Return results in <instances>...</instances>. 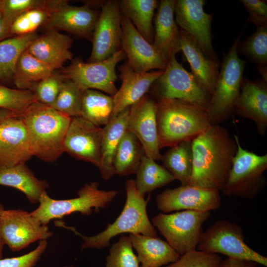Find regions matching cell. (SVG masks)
Here are the masks:
<instances>
[{
	"instance_id": "6da1fadb",
	"label": "cell",
	"mask_w": 267,
	"mask_h": 267,
	"mask_svg": "<svg viewBox=\"0 0 267 267\" xmlns=\"http://www.w3.org/2000/svg\"><path fill=\"white\" fill-rule=\"evenodd\" d=\"M192 171L189 185L222 191L237 150L227 129L211 125L191 140Z\"/></svg>"
},
{
	"instance_id": "7a4b0ae2",
	"label": "cell",
	"mask_w": 267,
	"mask_h": 267,
	"mask_svg": "<svg viewBox=\"0 0 267 267\" xmlns=\"http://www.w3.org/2000/svg\"><path fill=\"white\" fill-rule=\"evenodd\" d=\"M28 134L33 155L53 162L64 152L63 142L72 117L38 101L20 115Z\"/></svg>"
},
{
	"instance_id": "3957f363",
	"label": "cell",
	"mask_w": 267,
	"mask_h": 267,
	"mask_svg": "<svg viewBox=\"0 0 267 267\" xmlns=\"http://www.w3.org/2000/svg\"><path fill=\"white\" fill-rule=\"evenodd\" d=\"M160 148L192 140L211 125L207 111L178 99L161 97L156 102Z\"/></svg>"
},
{
	"instance_id": "277c9868",
	"label": "cell",
	"mask_w": 267,
	"mask_h": 267,
	"mask_svg": "<svg viewBox=\"0 0 267 267\" xmlns=\"http://www.w3.org/2000/svg\"><path fill=\"white\" fill-rule=\"evenodd\" d=\"M125 189L126 199L122 211L116 220L108 224L103 231L94 236H86L71 227L70 229L83 240L82 250L102 249L109 245L112 238L126 233L157 236L156 228L147 215V201L137 190L134 180H127Z\"/></svg>"
},
{
	"instance_id": "5b68a950",
	"label": "cell",
	"mask_w": 267,
	"mask_h": 267,
	"mask_svg": "<svg viewBox=\"0 0 267 267\" xmlns=\"http://www.w3.org/2000/svg\"><path fill=\"white\" fill-rule=\"evenodd\" d=\"M241 35L242 32L223 57L207 111L211 125L225 122L234 112V104L240 93L246 64L239 57L237 51Z\"/></svg>"
},
{
	"instance_id": "8992f818",
	"label": "cell",
	"mask_w": 267,
	"mask_h": 267,
	"mask_svg": "<svg viewBox=\"0 0 267 267\" xmlns=\"http://www.w3.org/2000/svg\"><path fill=\"white\" fill-rule=\"evenodd\" d=\"M117 193L114 190L99 189L96 181L85 184L78 191V197L74 198L56 200L45 192L40 199L39 206L31 214L44 225H47L52 220L61 219L76 212L89 215L93 210L98 212L100 208H105Z\"/></svg>"
},
{
	"instance_id": "52a82bcc",
	"label": "cell",
	"mask_w": 267,
	"mask_h": 267,
	"mask_svg": "<svg viewBox=\"0 0 267 267\" xmlns=\"http://www.w3.org/2000/svg\"><path fill=\"white\" fill-rule=\"evenodd\" d=\"M234 138L237 150L226 182L222 190L224 195L251 199L266 187L264 174L267 169V154L260 155L244 149L239 137Z\"/></svg>"
},
{
	"instance_id": "ba28073f",
	"label": "cell",
	"mask_w": 267,
	"mask_h": 267,
	"mask_svg": "<svg viewBox=\"0 0 267 267\" xmlns=\"http://www.w3.org/2000/svg\"><path fill=\"white\" fill-rule=\"evenodd\" d=\"M196 248L199 251L221 254L267 267V258L245 243L242 227L227 220L217 221L203 231Z\"/></svg>"
},
{
	"instance_id": "9c48e42d",
	"label": "cell",
	"mask_w": 267,
	"mask_h": 267,
	"mask_svg": "<svg viewBox=\"0 0 267 267\" xmlns=\"http://www.w3.org/2000/svg\"><path fill=\"white\" fill-rule=\"evenodd\" d=\"M210 212L184 210L159 213L152 219L153 225L180 256L196 249L203 232L202 225Z\"/></svg>"
},
{
	"instance_id": "30bf717a",
	"label": "cell",
	"mask_w": 267,
	"mask_h": 267,
	"mask_svg": "<svg viewBox=\"0 0 267 267\" xmlns=\"http://www.w3.org/2000/svg\"><path fill=\"white\" fill-rule=\"evenodd\" d=\"M125 57L121 49L101 61L85 63L77 58L62 68V76L74 82L83 91L94 89L113 96L118 90L115 86L117 79L116 67Z\"/></svg>"
},
{
	"instance_id": "8fae6325",
	"label": "cell",
	"mask_w": 267,
	"mask_h": 267,
	"mask_svg": "<svg viewBox=\"0 0 267 267\" xmlns=\"http://www.w3.org/2000/svg\"><path fill=\"white\" fill-rule=\"evenodd\" d=\"M155 82L160 98L178 99L207 111L211 95L177 60L176 55L169 59L163 74Z\"/></svg>"
},
{
	"instance_id": "7c38bea8",
	"label": "cell",
	"mask_w": 267,
	"mask_h": 267,
	"mask_svg": "<svg viewBox=\"0 0 267 267\" xmlns=\"http://www.w3.org/2000/svg\"><path fill=\"white\" fill-rule=\"evenodd\" d=\"M52 233L31 214L22 209L5 210L0 216V236L12 251H19Z\"/></svg>"
},
{
	"instance_id": "4fadbf2b",
	"label": "cell",
	"mask_w": 267,
	"mask_h": 267,
	"mask_svg": "<svg viewBox=\"0 0 267 267\" xmlns=\"http://www.w3.org/2000/svg\"><path fill=\"white\" fill-rule=\"evenodd\" d=\"M122 34L120 1L108 0L102 5L94 28L88 62L104 60L121 50Z\"/></svg>"
},
{
	"instance_id": "5bb4252c",
	"label": "cell",
	"mask_w": 267,
	"mask_h": 267,
	"mask_svg": "<svg viewBox=\"0 0 267 267\" xmlns=\"http://www.w3.org/2000/svg\"><path fill=\"white\" fill-rule=\"evenodd\" d=\"M206 2L204 0H176L175 20L209 58L219 61L212 43V15L204 10Z\"/></svg>"
},
{
	"instance_id": "9a60e30c",
	"label": "cell",
	"mask_w": 267,
	"mask_h": 267,
	"mask_svg": "<svg viewBox=\"0 0 267 267\" xmlns=\"http://www.w3.org/2000/svg\"><path fill=\"white\" fill-rule=\"evenodd\" d=\"M156 201L158 209L165 214L179 210L211 212L221 206L219 191L189 184L167 189L157 196Z\"/></svg>"
},
{
	"instance_id": "2e32d148",
	"label": "cell",
	"mask_w": 267,
	"mask_h": 267,
	"mask_svg": "<svg viewBox=\"0 0 267 267\" xmlns=\"http://www.w3.org/2000/svg\"><path fill=\"white\" fill-rule=\"evenodd\" d=\"M102 132V128L81 116L72 117L64 139V151L99 168Z\"/></svg>"
},
{
	"instance_id": "e0dca14e",
	"label": "cell",
	"mask_w": 267,
	"mask_h": 267,
	"mask_svg": "<svg viewBox=\"0 0 267 267\" xmlns=\"http://www.w3.org/2000/svg\"><path fill=\"white\" fill-rule=\"evenodd\" d=\"M121 49L128 65L137 72L164 70L168 61L137 31L131 21L121 15Z\"/></svg>"
},
{
	"instance_id": "ac0fdd59",
	"label": "cell",
	"mask_w": 267,
	"mask_h": 267,
	"mask_svg": "<svg viewBox=\"0 0 267 267\" xmlns=\"http://www.w3.org/2000/svg\"><path fill=\"white\" fill-rule=\"evenodd\" d=\"M127 130L134 134L141 143L146 156L155 161L162 155L157 131L156 102L144 96L129 109Z\"/></svg>"
},
{
	"instance_id": "d6986e66",
	"label": "cell",
	"mask_w": 267,
	"mask_h": 267,
	"mask_svg": "<svg viewBox=\"0 0 267 267\" xmlns=\"http://www.w3.org/2000/svg\"><path fill=\"white\" fill-rule=\"evenodd\" d=\"M100 13L87 4L73 6L67 0H57L44 25L47 30L65 31L91 40Z\"/></svg>"
},
{
	"instance_id": "ffe728a7",
	"label": "cell",
	"mask_w": 267,
	"mask_h": 267,
	"mask_svg": "<svg viewBox=\"0 0 267 267\" xmlns=\"http://www.w3.org/2000/svg\"><path fill=\"white\" fill-rule=\"evenodd\" d=\"M33 156L25 125L20 116L0 121V168L25 164Z\"/></svg>"
},
{
	"instance_id": "44dd1931",
	"label": "cell",
	"mask_w": 267,
	"mask_h": 267,
	"mask_svg": "<svg viewBox=\"0 0 267 267\" xmlns=\"http://www.w3.org/2000/svg\"><path fill=\"white\" fill-rule=\"evenodd\" d=\"M122 84L114 96L112 118L140 100L159 78L164 70L148 72L134 71L127 62L118 67Z\"/></svg>"
},
{
	"instance_id": "7402d4cb",
	"label": "cell",
	"mask_w": 267,
	"mask_h": 267,
	"mask_svg": "<svg viewBox=\"0 0 267 267\" xmlns=\"http://www.w3.org/2000/svg\"><path fill=\"white\" fill-rule=\"evenodd\" d=\"M234 112L255 123L259 134L267 130V82L263 79L250 81L243 78Z\"/></svg>"
},
{
	"instance_id": "603a6c76",
	"label": "cell",
	"mask_w": 267,
	"mask_h": 267,
	"mask_svg": "<svg viewBox=\"0 0 267 267\" xmlns=\"http://www.w3.org/2000/svg\"><path fill=\"white\" fill-rule=\"evenodd\" d=\"M73 41L68 35L55 30H48L37 38L26 50L54 70L60 69L73 55L70 49Z\"/></svg>"
},
{
	"instance_id": "cb8c5ba5",
	"label": "cell",
	"mask_w": 267,
	"mask_h": 267,
	"mask_svg": "<svg viewBox=\"0 0 267 267\" xmlns=\"http://www.w3.org/2000/svg\"><path fill=\"white\" fill-rule=\"evenodd\" d=\"M179 48L190 65L191 73L203 89L211 95L219 73V61L209 58L194 39L181 29Z\"/></svg>"
},
{
	"instance_id": "d4e9b609",
	"label": "cell",
	"mask_w": 267,
	"mask_h": 267,
	"mask_svg": "<svg viewBox=\"0 0 267 267\" xmlns=\"http://www.w3.org/2000/svg\"><path fill=\"white\" fill-rule=\"evenodd\" d=\"M176 0H162L155 20L153 44L168 61L180 51L179 30L174 17Z\"/></svg>"
},
{
	"instance_id": "484cf974",
	"label": "cell",
	"mask_w": 267,
	"mask_h": 267,
	"mask_svg": "<svg viewBox=\"0 0 267 267\" xmlns=\"http://www.w3.org/2000/svg\"><path fill=\"white\" fill-rule=\"evenodd\" d=\"M129 237L141 267H162L175 262L180 256L167 241L157 236L130 234Z\"/></svg>"
},
{
	"instance_id": "4316f807",
	"label": "cell",
	"mask_w": 267,
	"mask_h": 267,
	"mask_svg": "<svg viewBox=\"0 0 267 267\" xmlns=\"http://www.w3.org/2000/svg\"><path fill=\"white\" fill-rule=\"evenodd\" d=\"M129 109L111 118L102 128L100 165L98 168L101 178L105 180L114 174L113 161L118 146L127 131Z\"/></svg>"
},
{
	"instance_id": "83f0119b",
	"label": "cell",
	"mask_w": 267,
	"mask_h": 267,
	"mask_svg": "<svg viewBox=\"0 0 267 267\" xmlns=\"http://www.w3.org/2000/svg\"><path fill=\"white\" fill-rule=\"evenodd\" d=\"M0 185L20 191L33 204L39 203L49 186L45 180L38 178L25 163L0 168Z\"/></svg>"
},
{
	"instance_id": "f1b7e54d",
	"label": "cell",
	"mask_w": 267,
	"mask_h": 267,
	"mask_svg": "<svg viewBox=\"0 0 267 267\" xmlns=\"http://www.w3.org/2000/svg\"><path fill=\"white\" fill-rule=\"evenodd\" d=\"M156 0H123L120 1L121 15L129 19L140 34L153 44L154 31L152 24Z\"/></svg>"
},
{
	"instance_id": "f546056e",
	"label": "cell",
	"mask_w": 267,
	"mask_h": 267,
	"mask_svg": "<svg viewBox=\"0 0 267 267\" xmlns=\"http://www.w3.org/2000/svg\"><path fill=\"white\" fill-rule=\"evenodd\" d=\"M144 155L143 147L138 139L127 130L114 156L113 168L115 174L124 177L136 174Z\"/></svg>"
},
{
	"instance_id": "4dcf8cb0",
	"label": "cell",
	"mask_w": 267,
	"mask_h": 267,
	"mask_svg": "<svg viewBox=\"0 0 267 267\" xmlns=\"http://www.w3.org/2000/svg\"><path fill=\"white\" fill-rule=\"evenodd\" d=\"M113 97L94 90L83 91L80 116L93 124L105 126L112 118Z\"/></svg>"
},
{
	"instance_id": "1f68e13d",
	"label": "cell",
	"mask_w": 267,
	"mask_h": 267,
	"mask_svg": "<svg viewBox=\"0 0 267 267\" xmlns=\"http://www.w3.org/2000/svg\"><path fill=\"white\" fill-rule=\"evenodd\" d=\"M54 71L26 49L17 62L13 81L18 89L30 90L34 84L51 75Z\"/></svg>"
},
{
	"instance_id": "d6a6232c",
	"label": "cell",
	"mask_w": 267,
	"mask_h": 267,
	"mask_svg": "<svg viewBox=\"0 0 267 267\" xmlns=\"http://www.w3.org/2000/svg\"><path fill=\"white\" fill-rule=\"evenodd\" d=\"M38 37L34 32L0 41V80H13L20 56Z\"/></svg>"
},
{
	"instance_id": "836d02e7",
	"label": "cell",
	"mask_w": 267,
	"mask_h": 267,
	"mask_svg": "<svg viewBox=\"0 0 267 267\" xmlns=\"http://www.w3.org/2000/svg\"><path fill=\"white\" fill-rule=\"evenodd\" d=\"M191 140L183 141L170 147L161 160L163 166L179 180L181 185H188L192 171Z\"/></svg>"
},
{
	"instance_id": "e575fe53",
	"label": "cell",
	"mask_w": 267,
	"mask_h": 267,
	"mask_svg": "<svg viewBox=\"0 0 267 267\" xmlns=\"http://www.w3.org/2000/svg\"><path fill=\"white\" fill-rule=\"evenodd\" d=\"M136 174L134 181L136 189L143 196L176 180L163 166L145 155L142 157Z\"/></svg>"
},
{
	"instance_id": "d590c367",
	"label": "cell",
	"mask_w": 267,
	"mask_h": 267,
	"mask_svg": "<svg viewBox=\"0 0 267 267\" xmlns=\"http://www.w3.org/2000/svg\"><path fill=\"white\" fill-rule=\"evenodd\" d=\"M237 51L255 64L258 69L267 68V25L257 27L250 36L242 41L240 40Z\"/></svg>"
},
{
	"instance_id": "8d00e7d4",
	"label": "cell",
	"mask_w": 267,
	"mask_h": 267,
	"mask_svg": "<svg viewBox=\"0 0 267 267\" xmlns=\"http://www.w3.org/2000/svg\"><path fill=\"white\" fill-rule=\"evenodd\" d=\"M83 91L72 81L65 79L51 107L72 118L80 116Z\"/></svg>"
},
{
	"instance_id": "74e56055",
	"label": "cell",
	"mask_w": 267,
	"mask_h": 267,
	"mask_svg": "<svg viewBox=\"0 0 267 267\" xmlns=\"http://www.w3.org/2000/svg\"><path fill=\"white\" fill-rule=\"evenodd\" d=\"M45 7L32 9L24 12L13 22L9 29L10 35H23L35 32V30L47 20L51 9L57 2Z\"/></svg>"
},
{
	"instance_id": "f35d334b",
	"label": "cell",
	"mask_w": 267,
	"mask_h": 267,
	"mask_svg": "<svg viewBox=\"0 0 267 267\" xmlns=\"http://www.w3.org/2000/svg\"><path fill=\"white\" fill-rule=\"evenodd\" d=\"M105 267H141L129 236L122 234L118 241L111 246L106 257Z\"/></svg>"
},
{
	"instance_id": "ab89813d",
	"label": "cell",
	"mask_w": 267,
	"mask_h": 267,
	"mask_svg": "<svg viewBox=\"0 0 267 267\" xmlns=\"http://www.w3.org/2000/svg\"><path fill=\"white\" fill-rule=\"evenodd\" d=\"M36 101L37 98L30 90L13 89L0 84V109L11 110L21 115Z\"/></svg>"
},
{
	"instance_id": "60d3db41",
	"label": "cell",
	"mask_w": 267,
	"mask_h": 267,
	"mask_svg": "<svg viewBox=\"0 0 267 267\" xmlns=\"http://www.w3.org/2000/svg\"><path fill=\"white\" fill-rule=\"evenodd\" d=\"M52 0H1L0 11L4 26L9 30L14 20L29 10L50 6Z\"/></svg>"
},
{
	"instance_id": "b9f144b4",
	"label": "cell",
	"mask_w": 267,
	"mask_h": 267,
	"mask_svg": "<svg viewBox=\"0 0 267 267\" xmlns=\"http://www.w3.org/2000/svg\"><path fill=\"white\" fill-rule=\"evenodd\" d=\"M65 78L54 72L34 84L30 89L35 94L37 101L51 106L62 87Z\"/></svg>"
},
{
	"instance_id": "7bdbcfd3",
	"label": "cell",
	"mask_w": 267,
	"mask_h": 267,
	"mask_svg": "<svg viewBox=\"0 0 267 267\" xmlns=\"http://www.w3.org/2000/svg\"><path fill=\"white\" fill-rule=\"evenodd\" d=\"M222 260L219 254L195 249L180 256L175 262L162 267H217Z\"/></svg>"
},
{
	"instance_id": "ee69618b",
	"label": "cell",
	"mask_w": 267,
	"mask_h": 267,
	"mask_svg": "<svg viewBox=\"0 0 267 267\" xmlns=\"http://www.w3.org/2000/svg\"><path fill=\"white\" fill-rule=\"evenodd\" d=\"M46 240L40 241L33 250L23 255L0 259V267H34L45 251Z\"/></svg>"
},
{
	"instance_id": "f6af8a7d",
	"label": "cell",
	"mask_w": 267,
	"mask_h": 267,
	"mask_svg": "<svg viewBox=\"0 0 267 267\" xmlns=\"http://www.w3.org/2000/svg\"><path fill=\"white\" fill-rule=\"evenodd\" d=\"M249 14L247 22L257 27L267 25V1L265 0H241Z\"/></svg>"
},
{
	"instance_id": "bcb514c9",
	"label": "cell",
	"mask_w": 267,
	"mask_h": 267,
	"mask_svg": "<svg viewBox=\"0 0 267 267\" xmlns=\"http://www.w3.org/2000/svg\"><path fill=\"white\" fill-rule=\"evenodd\" d=\"M257 265L254 262L227 257L217 267H257Z\"/></svg>"
},
{
	"instance_id": "7dc6e473",
	"label": "cell",
	"mask_w": 267,
	"mask_h": 267,
	"mask_svg": "<svg viewBox=\"0 0 267 267\" xmlns=\"http://www.w3.org/2000/svg\"><path fill=\"white\" fill-rule=\"evenodd\" d=\"M21 114L11 110L0 109V121L12 117L20 116Z\"/></svg>"
},
{
	"instance_id": "c3c4849f",
	"label": "cell",
	"mask_w": 267,
	"mask_h": 267,
	"mask_svg": "<svg viewBox=\"0 0 267 267\" xmlns=\"http://www.w3.org/2000/svg\"><path fill=\"white\" fill-rule=\"evenodd\" d=\"M10 35L9 30L4 26L1 12L0 11V41Z\"/></svg>"
},
{
	"instance_id": "681fc988",
	"label": "cell",
	"mask_w": 267,
	"mask_h": 267,
	"mask_svg": "<svg viewBox=\"0 0 267 267\" xmlns=\"http://www.w3.org/2000/svg\"><path fill=\"white\" fill-rule=\"evenodd\" d=\"M5 245V243L0 236V259H2L3 255L2 252L3 249V247Z\"/></svg>"
},
{
	"instance_id": "f907efd6",
	"label": "cell",
	"mask_w": 267,
	"mask_h": 267,
	"mask_svg": "<svg viewBox=\"0 0 267 267\" xmlns=\"http://www.w3.org/2000/svg\"><path fill=\"white\" fill-rule=\"evenodd\" d=\"M4 210L3 205L0 203V216Z\"/></svg>"
},
{
	"instance_id": "816d5d0a",
	"label": "cell",
	"mask_w": 267,
	"mask_h": 267,
	"mask_svg": "<svg viewBox=\"0 0 267 267\" xmlns=\"http://www.w3.org/2000/svg\"><path fill=\"white\" fill-rule=\"evenodd\" d=\"M74 267V266H66V267Z\"/></svg>"
},
{
	"instance_id": "f5cc1de1",
	"label": "cell",
	"mask_w": 267,
	"mask_h": 267,
	"mask_svg": "<svg viewBox=\"0 0 267 267\" xmlns=\"http://www.w3.org/2000/svg\"><path fill=\"white\" fill-rule=\"evenodd\" d=\"M0 4H1V0H0Z\"/></svg>"
}]
</instances>
